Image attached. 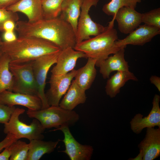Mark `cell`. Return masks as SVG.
<instances>
[{
    "label": "cell",
    "mask_w": 160,
    "mask_h": 160,
    "mask_svg": "<svg viewBox=\"0 0 160 160\" xmlns=\"http://www.w3.org/2000/svg\"><path fill=\"white\" fill-rule=\"evenodd\" d=\"M0 103L10 107L20 105L28 109L38 110L42 108L40 99L36 95L6 90L0 94Z\"/></svg>",
    "instance_id": "11"
},
{
    "label": "cell",
    "mask_w": 160,
    "mask_h": 160,
    "mask_svg": "<svg viewBox=\"0 0 160 160\" xmlns=\"http://www.w3.org/2000/svg\"><path fill=\"white\" fill-rule=\"evenodd\" d=\"M15 108V106L10 107L0 103V123H7Z\"/></svg>",
    "instance_id": "30"
},
{
    "label": "cell",
    "mask_w": 160,
    "mask_h": 160,
    "mask_svg": "<svg viewBox=\"0 0 160 160\" xmlns=\"http://www.w3.org/2000/svg\"><path fill=\"white\" fill-rule=\"evenodd\" d=\"M3 52H2V50H1L0 48V59L2 56V55L3 54Z\"/></svg>",
    "instance_id": "38"
},
{
    "label": "cell",
    "mask_w": 160,
    "mask_h": 160,
    "mask_svg": "<svg viewBox=\"0 0 160 160\" xmlns=\"http://www.w3.org/2000/svg\"><path fill=\"white\" fill-rule=\"evenodd\" d=\"M113 19L109 23L105 30L95 37L77 44L74 48L76 50L84 52L87 58L96 59V65L114 54L121 48L116 44L118 39L117 30L114 28Z\"/></svg>",
    "instance_id": "3"
},
{
    "label": "cell",
    "mask_w": 160,
    "mask_h": 160,
    "mask_svg": "<svg viewBox=\"0 0 160 160\" xmlns=\"http://www.w3.org/2000/svg\"><path fill=\"white\" fill-rule=\"evenodd\" d=\"M151 83L153 84L160 92V78L155 75L152 76L150 78Z\"/></svg>",
    "instance_id": "36"
},
{
    "label": "cell",
    "mask_w": 160,
    "mask_h": 160,
    "mask_svg": "<svg viewBox=\"0 0 160 160\" xmlns=\"http://www.w3.org/2000/svg\"><path fill=\"white\" fill-rule=\"evenodd\" d=\"M16 27V22L12 20L6 21L3 25V32L5 31H14Z\"/></svg>",
    "instance_id": "33"
},
{
    "label": "cell",
    "mask_w": 160,
    "mask_h": 160,
    "mask_svg": "<svg viewBox=\"0 0 160 160\" xmlns=\"http://www.w3.org/2000/svg\"><path fill=\"white\" fill-rule=\"evenodd\" d=\"M86 98L85 91L81 88L74 80L59 105L65 109L73 110L79 105L85 103Z\"/></svg>",
    "instance_id": "19"
},
{
    "label": "cell",
    "mask_w": 160,
    "mask_h": 160,
    "mask_svg": "<svg viewBox=\"0 0 160 160\" xmlns=\"http://www.w3.org/2000/svg\"><path fill=\"white\" fill-rule=\"evenodd\" d=\"M125 48H122L113 55L109 56L101 62L98 67L100 72L104 79L109 78L113 71H128L129 65L124 58Z\"/></svg>",
    "instance_id": "18"
},
{
    "label": "cell",
    "mask_w": 160,
    "mask_h": 160,
    "mask_svg": "<svg viewBox=\"0 0 160 160\" xmlns=\"http://www.w3.org/2000/svg\"><path fill=\"white\" fill-rule=\"evenodd\" d=\"M6 9L14 12L24 14L29 22L43 18L41 0H20Z\"/></svg>",
    "instance_id": "17"
},
{
    "label": "cell",
    "mask_w": 160,
    "mask_h": 160,
    "mask_svg": "<svg viewBox=\"0 0 160 160\" xmlns=\"http://www.w3.org/2000/svg\"><path fill=\"white\" fill-rule=\"evenodd\" d=\"M143 157V154L142 151L140 150V153L135 158H133L132 159H130V160H142Z\"/></svg>",
    "instance_id": "37"
},
{
    "label": "cell",
    "mask_w": 160,
    "mask_h": 160,
    "mask_svg": "<svg viewBox=\"0 0 160 160\" xmlns=\"http://www.w3.org/2000/svg\"><path fill=\"white\" fill-rule=\"evenodd\" d=\"M9 148L11 152L9 160H27L28 144L17 140L12 143Z\"/></svg>",
    "instance_id": "27"
},
{
    "label": "cell",
    "mask_w": 160,
    "mask_h": 160,
    "mask_svg": "<svg viewBox=\"0 0 160 160\" xmlns=\"http://www.w3.org/2000/svg\"><path fill=\"white\" fill-rule=\"evenodd\" d=\"M5 138L0 142V151L9 146L12 143L17 140L13 135L7 134Z\"/></svg>",
    "instance_id": "31"
},
{
    "label": "cell",
    "mask_w": 160,
    "mask_h": 160,
    "mask_svg": "<svg viewBox=\"0 0 160 160\" xmlns=\"http://www.w3.org/2000/svg\"><path fill=\"white\" fill-rule=\"evenodd\" d=\"M15 30L19 36L41 38L50 41L61 50L74 48L76 44V34L71 25L58 17L43 18L34 22L18 21Z\"/></svg>",
    "instance_id": "1"
},
{
    "label": "cell",
    "mask_w": 160,
    "mask_h": 160,
    "mask_svg": "<svg viewBox=\"0 0 160 160\" xmlns=\"http://www.w3.org/2000/svg\"><path fill=\"white\" fill-rule=\"evenodd\" d=\"M17 37L14 31H5L4 32L3 39L4 41L10 42L15 41Z\"/></svg>",
    "instance_id": "32"
},
{
    "label": "cell",
    "mask_w": 160,
    "mask_h": 160,
    "mask_svg": "<svg viewBox=\"0 0 160 160\" xmlns=\"http://www.w3.org/2000/svg\"><path fill=\"white\" fill-rule=\"evenodd\" d=\"M23 108H16L8 121L4 124V133L10 134L19 140L26 138L30 140L34 139L43 140L45 129L39 121L33 119L31 124L28 125L20 121V116L24 113Z\"/></svg>",
    "instance_id": "5"
},
{
    "label": "cell",
    "mask_w": 160,
    "mask_h": 160,
    "mask_svg": "<svg viewBox=\"0 0 160 160\" xmlns=\"http://www.w3.org/2000/svg\"><path fill=\"white\" fill-rule=\"evenodd\" d=\"M141 0H111L103 6V11L108 16L113 17L118 10L123 7H129L135 8L137 4Z\"/></svg>",
    "instance_id": "26"
},
{
    "label": "cell",
    "mask_w": 160,
    "mask_h": 160,
    "mask_svg": "<svg viewBox=\"0 0 160 160\" xmlns=\"http://www.w3.org/2000/svg\"><path fill=\"white\" fill-rule=\"evenodd\" d=\"M10 60L3 53L0 59V94L7 90L12 91L13 78L9 67Z\"/></svg>",
    "instance_id": "24"
},
{
    "label": "cell",
    "mask_w": 160,
    "mask_h": 160,
    "mask_svg": "<svg viewBox=\"0 0 160 160\" xmlns=\"http://www.w3.org/2000/svg\"><path fill=\"white\" fill-rule=\"evenodd\" d=\"M137 27L125 38L116 40V45L121 48H125L129 44L143 46L160 33V29L145 24Z\"/></svg>",
    "instance_id": "13"
},
{
    "label": "cell",
    "mask_w": 160,
    "mask_h": 160,
    "mask_svg": "<svg viewBox=\"0 0 160 160\" xmlns=\"http://www.w3.org/2000/svg\"><path fill=\"white\" fill-rule=\"evenodd\" d=\"M81 58L87 57L84 52L75 50L73 48L61 50L56 64L51 71V75L60 76L69 73L74 69L77 60Z\"/></svg>",
    "instance_id": "14"
},
{
    "label": "cell",
    "mask_w": 160,
    "mask_h": 160,
    "mask_svg": "<svg viewBox=\"0 0 160 160\" xmlns=\"http://www.w3.org/2000/svg\"><path fill=\"white\" fill-rule=\"evenodd\" d=\"M83 1L64 0L59 16L71 25L76 34L81 13V7Z\"/></svg>",
    "instance_id": "20"
},
{
    "label": "cell",
    "mask_w": 160,
    "mask_h": 160,
    "mask_svg": "<svg viewBox=\"0 0 160 160\" xmlns=\"http://www.w3.org/2000/svg\"><path fill=\"white\" fill-rule=\"evenodd\" d=\"M142 23L160 29V8L142 13Z\"/></svg>",
    "instance_id": "28"
},
{
    "label": "cell",
    "mask_w": 160,
    "mask_h": 160,
    "mask_svg": "<svg viewBox=\"0 0 160 160\" xmlns=\"http://www.w3.org/2000/svg\"><path fill=\"white\" fill-rule=\"evenodd\" d=\"M44 141L42 140H30L27 160H39L44 154L53 152L60 141Z\"/></svg>",
    "instance_id": "23"
},
{
    "label": "cell",
    "mask_w": 160,
    "mask_h": 160,
    "mask_svg": "<svg viewBox=\"0 0 160 160\" xmlns=\"http://www.w3.org/2000/svg\"><path fill=\"white\" fill-rule=\"evenodd\" d=\"M0 48L9 57L10 62L14 63L32 61L42 55L61 50L50 41L30 37L19 36L10 42L3 41Z\"/></svg>",
    "instance_id": "2"
},
{
    "label": "cell",
    "mask_w": 160,
    "mask_h": 160,
    "mask_svg": "<svg viewBox=\"0 0 160 160\" xmlns=\"http://www.w3.org/2000/svg\"><path fill=\"white\" fill-rule=\"evenodd\" d=\"M26 114L29 117L38 120L45 129L72 126L79 119V115L75 111L65 110L59 106H51L38 110L28 109Z\"/></svg>",
    "instance_id": "4"
},
{
    "label": "cell",
    "mask_w": 160,
    "mask_h": 160,
    "mask_svg": "<svg viewBox=\"0 0 160 160\" xmlns=\"http://www.w3.org/2000/svg\"><path fill=\"white\" fill-rule=\"evenodd\" d=\"M142 13L135 9L123 7L119 9L113 17L118 23V28L123 33L129 34L136 28L142 23Z\"/></svg>",
    "instance_id": "15"
},
{
    "label": "cell",
    "mask_w": 160,
    "mask_h": 160,
    "mask_svg": "<svg viewBox=\"0 0 160 160\" xmlns=\"http://www.w3.org/2000/svg\"><path fill=\"white\" fill-rule=\"evenodd\" d=\"M32 61L24 63L10 62L9 69L13 78L12 91L37 95Z\"/></svg>",
    "instance_id": "6"
},
{
    "label": "cell",
    "mask_w": 160,
    "mask_h": 160,
    "mask_svg": "<svg viewBox=\"0 0 160 160\" xmlns=\"http://www.w3.org/2000/svg\"><path fill=\"white\" fill-rule=\"evenodd\" d=\"M76 70L74 69L69 73L61 76L51 75L49 81L50 88L45 93L49 106H58L62 97L68 89Z\"/></svg>",
    "instance_id": "10"
},
{
    "label": "cell",
    "mask_w": 160,
    "mask_h": 160,
    "mask_svg": "<svg viewBox=\"0 0 160 160\" xmlns=\"http://www.w3.org/2000/svg\"><path fill=\"white\" fill-rule=\"evenodd\" d=\"M2 41H2L1 38L0 37V47L1 46V45Z\"/></svg>",
    "instance_id": "39"
},
{
    "label": "cell",
    "mask_w": 160,
    "mask_h": 160,
    "mask_svg": "<svg viewBox=\"0 0 160 160\" xmlns=\"http://www.w3.org/2000/svg\"><path fill=\"white\" fill-rule=\"evenodd\" d=\"M142 151L143 160H153L160 155V127L146 128L145 138L138 145Z\"/></svg>",
    "instance_id": "16"
},
{
    "label": "cell",
    "mask_w": 160,
    "mask_h": 160,
    "mask_svg": "<svg viewBox=\"0 0 160 160\" xmlns=\"http://www.w3.org/2000/svg\"><path fill=\"white\" fill-rule=\"evenodd\" d=\"M68 126H63L53 131L59 130L63 133L65 149L61 151L66 153L71 160H90L93 154V148L89 145H82L78 142L71 133Z\"/></svg>",
    "instance_id": "9"
},
{
    "label": "cell",
    "mask_w": 160,
    "mask_h": 160,
    "mask_svg": "<svg viewBox=\"0 0 160 160\" xmlns=\"http://www.w3.org/2000/svg\"><path fill=\"white\" fill-rule=\"evenodd\" d=\"M11 152L9 146L4 148L0 153V160H9Z\"/></svg>",
    "instance_id": "35"
},
{
    "label": "cell",
    "mask_w": 160,
    "mask_h": 160,
    "mask_svg": "<svg viewBox=\"0 0 160 160\" xmlns=\"http://www.w3.org/2000/svg\"><path fill=\"white\" fill-rule=\"evenodd\" d=\"M160 96L156 94L152 102V108L148 115L143 117L140 113L137 114L130 121L131 129L136 134L140 133L145 128L160 127Z\"/></svg>",
    "instance_id": "12"
},
{
    "label": "cell",
    "mask_w": 160,
    "mask_h": 160,
    "mask_svg": "<svg viewBox=\"0 0 160 160\" xmlns=\"http://www.w3.org/2000/svg\"><path fill=\"white\" fill-rule=\"evenodd\" d=\"M19 19V17L17 13L6 9H0V31L3 32V25L6 21L10 20L16 22Z\"/></svg>",
    "instance_id": "29"
},
{
    "label": "cell",
    "mask_w": 160,
    "mask_h": 160,
    "mask_svg": "<svg viewBox=\"0 0 160 160\" xmlns=\"http://www.w3.org/2000/svg\"><path fill=\"white\" fill-rule=\"evenodd\" d=\"M99 0H84L81 7L76 33V44L96 36L103 32L106 27L94 22L89 14L91 7H96Z\"/></svg>",
    "instance_id": "8"
},
{
    "label": "cell",
    "mask_w": 160,
    "mask_h": 160,
    "mask_svg": "<svg viewBox=\"0 0 160 160\" xmlns=\"http://www.w3.org/2000/svg\"><path fill=\"white\" fill-rule=\"evenodd\" d=\"M20 0H0V9H6Z\"/></svg>",
    "instance_id": "34"
},
{
    "label": "cell",
    "mask_w": 160,
    "mask_h": 160,
    "mask_svg": "<svg viewBox=\"0 0 160 160\" xmlns=\"http://www.w3.org/2000/svg\"><path fill=\"white\" fill-rule=\"evenodd\" d=\"M60 51L42 55L32 61L33 71L37 88V95L42 102V109L50 106L48 104L44 91L46 80L50 68L57 62Z\"/></svg>",
    "instance_id": "7"
},
{
    "label": "cell",
    "mask_w": 160,
    "mask_h": 160,
    "mask_svg": "<svg viewBox=\"0 0 160 160\" xmlns=\"http://www.w3.org/2000/svg\"><path fill=\"white\" fill-rule=\"evenodd\" d=\"M64 0H41L43 18L51 19L58 17Z\"/></svg>",
    "instance_id": "25"
},
{
    "label": "cell",
    "mask_w": 160,
    "mask_h": 160,
    "mask_svg": "<svg viewBox=\"0 0 160 160\" xmlns=\"http://www.w3.org/2000/svg\"><path fill=\"white\" fill-rule=\"evenodd\" d=\"M86 64L76 70L75 81L85 91L89 89L94 81L97 75L95 68L96 59L88 57Z\"/></svg>",
    "instance_id": "21"
},
{
    "label": "cell",
    "mask_w": 160,
    "mask_h": 160,
    "mask_svg": "<svg viewBox=\"0 0 160 160\" xmlns=\"http://www.w3.org/2000/svg\"><path fill=\"white\" fill-rule=\"evenodd\" d=\"M129 80L137 81L138 79L134 74L129 71H117L107 80L105 87L107 95L111 98L116 96L119 93L121 88Z\"/></svg>",
    "instance_id": "22"
}]
</instances>
